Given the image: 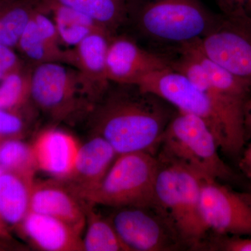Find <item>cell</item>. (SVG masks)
Masks as SVG:
<instances>
[{"instance_id":"17","label":"cell","mask_w":251,"mask_h":251,"mask_svg":"<svg viewBox=\"0 0 251 251\" xmlns=\"http://www.w3.org/2000/svg\"><path fill=\"white\" fill-rule=\"evenodd\" d=\"M34 247L46 251H84L80 232L52 216L29 211L19 226Z\"/></svg>"},{"instance_id":"23","label":"cell","mask_w":251,"mask_h":251,"mask_svg":"<svg viewBox=\"0 0 251 251\" xmlns=\"http://www.w3.org/2000/svg\"><path fill=\"white\" fill-rule=\"evenodd\" d=\"M0 168L27 177L34 178L38 171L32 146L21 139L0 141Z\"/></svg>"},{"instance_id":"13","label":"cell","mask_w":251,"mask_h":251,"mask_svg":"<svg viewBox=\"0 0 251 251\" xmlns=\"http://www.w3.org/2000/svg\"><path fill=\"white\" fill-rule=\"evenodd\" d=\"M86 206L87 202L64 180L52 178L33 184L30 211L64 221L80 233L86 225Z\"/></svg>"},{"instance_id":"16","label":"cell","mask_w":251,"mask_h":251,"mask_svg":"<svg viewBox=\"0 0 251 251\" xmlns=\"http://www.w3.org/2000/svg\"><path fill=\"white\" fill-rule=\"evenodd\" d=\"M48 14L36 7L16 49L26 58L37 64L67 62V50L61 48L57 28Z\"/></svg>"},{"instance_id":"8","label":"cell","mask_w":251,"mask_h":251,"mask_svg":"<svg viewBox=\"0 0 251 251\" xmlns=\"http://www.w3.org/2000/svg\"><path fill=\"white\" fill-rule=\"evenodd\" d=\"M117 209L110 220L128 251H173L183 244L171 219L159 205Z\"/></svg>"},{"instance_id":"14","label":"cell","mask_w":251,"mask_h":251,"mask_svg":"<svg viewBox=\"0 0 251 251\" xmlns=\"http://www.w3.org/2000/svg\"><path fill=\"white\" fill-rule=\"evenodd\" d=\"M117 156L105 138L94 134L80 145L72 173L67 179L62 180L82 198L100 184Z\"/></svg>"},{"instance_id":"28","label":"cell","mask_w":251,"mask_h":251,"mask_svg":"<svg viewBox=\"0 0 251 251\" xmlns=\"http://www.w3.org/2000/svg\"><path fill=\"white\" fill-rule=\"evenodd\" d=\"M239 166L243 174L251 182V143L244 150L242 156H241Z\"/></svg>"},{"instance_id":"7","label":"cell","mask_w":251,"mask_h":251,"mask_svg":"<svg viewBox=\"0 0 251 251\" xmlns=\"http://www.w3.org/2000/svg\"><path fill=\"white\" fill-rule=\"evenodd\" d=\"M195 43L207 58L251 85V18L218 14L214 25Z\"/></svg>"},{"instance_id":"2","label":"cell","mask_w":251,"mask_h":251,"mask_svg":"<svg viewBox=\"0 0 251 251\" xmlns=\"http://www.w3.org/2000/svg\"><path fill=\"white\" fill-rule=\"evenodd\" d=\"M216 17L201 0H130L126 23L133 24L151 49L171 54L202 39Z\"/></svg>"},{"instance_id":"10","label":"cell","mask_w":251,"mask_h":251,"mask_svg":"<svg viewBox=\"0 0 251 251\" xmlns=\"http://www.w3.org/2000/svg\"><path fill=\"white\" fill-rule=\"evenodd\" d=\"M201 215L209 230L221 235L251 237V196L217 180L203 179Z\"/></svg>"},{"instance_id":"30","label":"cell","mask_w":251,"mask_h":251,"mask_svg":"<svg viewBox=\"0 0 251 251\" xmlns=\"http://www.w3.org/2000/svg\"><path fill=\"white\" fill-rule=\"evenodd\" d=\"M247 104H249V105H251V94L250 97H249V99H248Z\"/></svg>"},{"instance_id":"11","label":"cell","mask_w":251,"mask_h":251,"mask_svg":"<svg viewBox=\"0 0 251 251\" xmlns=\"http://www.w3.org/2000/svg\"><path fill=\"white\" fill-rule=\"evenodd\" d=\"M171 54L145 48L126 34H114L109 44L106 75L109 82L135 85L142 77L171 68Z\"/></svg>"},{"instance_id":"18","label":"cell","mask_w":251,"mask_h":251,"mask_svg":"<svg viewBox=\"0 0 251 251\" xmlns=\"http://www.w3.org/2000/svg\"><path fill=\"white\" fill-rule=\"evenodd\" d=\"M34 178L13 172L0 175V224L4 227L19 226L30 211Z\"/></svg>"},{"instance_id":"29","label":"cell","mask_w":251,"mask_h":251,"mask_svg":"<svg viewBox=\"0 0 251 251\" xmlns=\"http://www.w3.org/2000/svg\"><path fill=\"white\" fill-rule=\"evenodd\" d=\"M6 75H8L3 70L2 68L0 67V81L3 80Z\"/></svg>"},{"instance_id":"25","label":"cell","mask_w":251,"mask_h":251,"mask_svg":"<svg viewBox=\"0 0 251 251\" xmlns=\"http://www.w3.org/2000/svg\"><path fill=\"white\" fill-rule=\"evenodd\" d=\"M0 109V141L7 139H21L27 130V117L23 109Z\"/></svg>"},{"instance_id":"20","label":"cell","mask_w":251,"mask_h":251,"mask_svg":"<svg viewBox=\"0 0 251 251\" xmlns=\"http://www.w3.org/2000/svg\"><path fill=\"white\" fill-rule=\"evenodd\" d=\"M39 9L52 15L61 43L72 48L93 33L108 31L90 16L68 6L52 5Z\"/></svg>"},{"instance_id":"1","label":"cell","mask_w":251,"mask_h":251,"mask_svg":"<svg viewBox=\"0 0 251 251\" xmlns=\"http://www.w3.org/2000/svg\"><path fill=\"white\" fill-rule=\"evenodd\" d=\"M117 85L94 112V134L105 138L117 155L153 153L176 109L136 85Z\"/></svg>"},{"instance_id":"3","label":"cell","mask_w":251,"mask_h":251,"mask_svg":"<svg viewBox=\"0 0 251 251\" xmlns=\"http://www.w3.org/2000/svg\"><path fill=\"white\" fill-rule=\"evenodd\" d=\"M155 192L184 245L201 248L209 229L201 211L202 179L187 166L162 153Z\"/></svg>"},{"instance_id":"6","label":"cell","mask_w":251,"mask_h":251,"mask_svg":"<svg viewBox=\"0 0 251 251\" xmlns=\"http://www.w3.org/2000/svg\"><path fill=\"white\" fill-rule=\"evenodd\" d=\"M87 99L75 69L59 62L37 64L31 69V101L54 121L72 120L85 108Z\"/></svg>"},{"instance_id":"27","label":"cell","mask_w":251,"mask_h":251,"mask_svg":"<svg viewBox=\"0 0 251 251\" xmlns=\"http://www.w3.org/2000/svg\"><path fill=\"white\" fill-rule=\"evenodd\" d=\"M221 13L245 15L251 18V0H216Z\"/></svg>"},{"instance_id":"19","label":"cell","mask_w":251,"mask_h":251,"mask_svg":"<svg viewBox=\"0 0 251 251\" xmlns=\"http://www.w3.org/2000/svg\"><path fill=\"white\" fill-rule=\"evenodd\" d=\"M38 7L62 5L80 11L116 34L126 23L130 0H36Z\"/></svg>"},{"instance_id":"9","label":"cell","mask_w":251,"mask_h":251,"mask_svg":"<svg viewBox=\"0 0 251 251\" xmlns=\"http://www.w3.org/2000/svg\"><path fill=\"white\" fill-rule=\"evenodd\" d=\"M134 85L163 99L176 110L202 118L215 136L220 150L224 151V130L215 109L209 97L187 77L167 68L145 75Z\"/></svg>"},{"instance_id":"21","label":"cell","mask_w":251,"mask_h":251,"mask_svg":"<svg viewBox=\"0 0 251 251\" xmlns=\"http://www.w3.org/2000/svg\"><path fill=\"white\" fill-rule=\"evenodd\" d=\"M36 7V0H0V44L16 48Z\"/></svg>"},{"instance_id":"4","label":"cell","mask_w":251,"mask_h":251,"mask_svg":"<svg viewBox=\"0 0 251 251\" xmlns=\"http://www.w3.org/2000/svg\"><path fill=\"white\" fill-rule=\"evenodd\" d=\"M163 154L182 163L202 179L231 180L233 171L219 153L217 140L201 117L176 110L162 136Z\"/></svg>"},{"instance_id":"32","label":"cell","mask_w":251,"mask_h":251,"mask_svg":"<svg viewBox=\"0 0 251 251\" xmlns=\"http://www.w3.org/2000/svg\"><path fill=\"white\" fill-rule=\"evenodd\" d=\"M4 170L2 169V168H0V175H1V173H2L3 172H4Z\"/></svg>"},{"instance_id":"22","label":"cell","mask_w":251,"mask_h":251,"mask_svg":"<svg viewBox=\"0 0 251 251\" xmlns=\"http://www.w3.org/2000/svg\"><path fill=\"white\" fill-rule=\"evenodd\" d=\"M87 230L82 239L85 251H129L119 237L110 219L94 210V204L87 202ZM85 225V226H86Z\"/></svg>"},{"instance_id":"15","label":"cell","mask_w":251,"mask_h":251,"mask_svg":"<svg viewBox=\"0 0 251 251\" xmlns=\"http://www.w3.org/2000/svg\"><path fill=\"white\" fill-rule=\"evenodd\" d=\"M80 145L64 130L56 128L42 130L31 145L38 171L54 179H67L74 169Z\"/></svg>"},{"instance_id":"12","label":"cell","mask_w":251,"mask_h":251,"mask_svg":"<svg viewBox=\"0 0 251 251\" xmlns=\"http://www.w3.org/2000/svg\"><path fill=\"white\" fill-rule=\"evenodd\" d=\"M114 34L108 31H97L67 50L66 64L77 71L89 99H99L110 83L106 75V59Z\"/></svg>"},{"instance_id":"33","label":"cell","mask_w":251,"mask_h":251,"mask_svg":"<svg viewBox=\"0 0 251 251\" xmlns=\"http://www.w3.org/2000/svg\"><path fill=\"white\" fill-rule=\"evenodd\" d=\"M1 248H4V247H3L2 244L0 243V249H1Z\"/></svg>"},{"instance_id":"26","label":"cell","mask_w":251,"mask_h":251,"mask_svg":"<svg viewBox=\"0 0 251 251\" xmlns=\"http://www.w3.org/2000/svg\"><path fill=\"white\" fill-rule=\"evenodd\" d=\"M214 242V250L251 251V237L239 235H221Z\"/></svg>"},{"instance_id":"31","label":"cell","mask_w":251,"mask_h":251,"mask_svg":"<svg viewBox=\"0 0 251 251\" xmlns=\"http://www.w3.org/2000/svg\"><path fill=\"white\" fill-rule=\"evenodd\" d=\"M248 192H249V194H250V196H251V185L249 187V189H248Z\"/></svg>"},{"instance_id":"5","label":"cell","mask_w":251,"mask_h":251,"mask_svg":"<svg viewBox=\"0 0 251 251\" xmlns=\"http://www.w3.org/2000/svg\"><path fill=\"white\" fill-rule=\"evenodd\" d=\"M159 165L151 153L118 155L100 184L82 198L94 205L115 208L158 205L155 184Z\"/></svg>"},{"instance_id":"24","label":"cell","mask_w":251,"mask_h":251,"mask_svg":"<svg viewBox=\"0 0 251 251\" xmlns=\"http://www.w3.org/2000/svg\"><path fill=\"white\" fill-rule=\"evenodd\" d=\"M31 72L24 68L0 81V109L21 108L31 101Z\"/></svg>"}]
</instances>
